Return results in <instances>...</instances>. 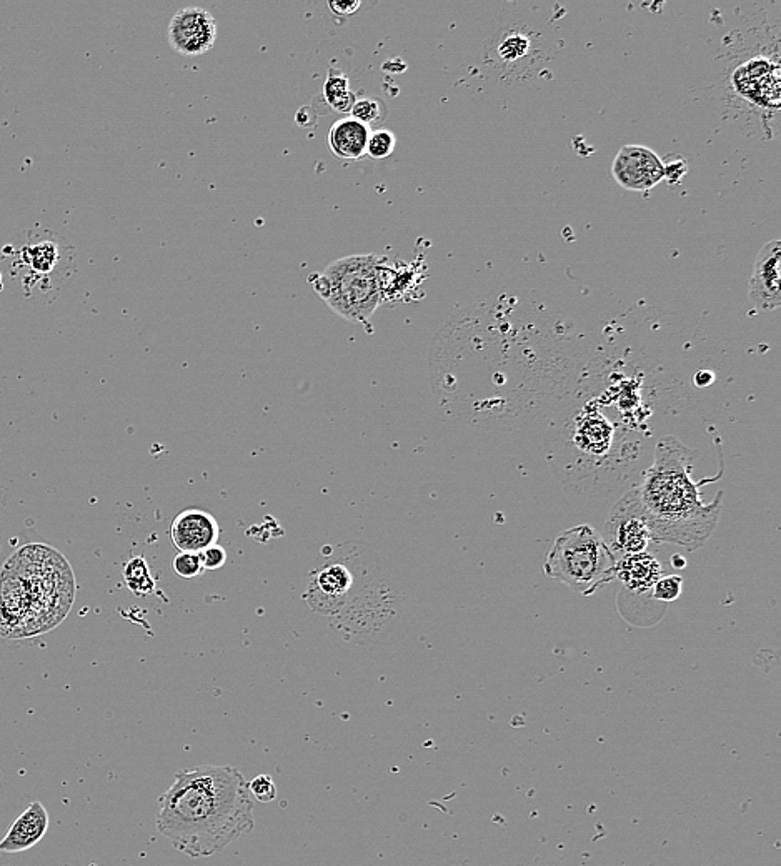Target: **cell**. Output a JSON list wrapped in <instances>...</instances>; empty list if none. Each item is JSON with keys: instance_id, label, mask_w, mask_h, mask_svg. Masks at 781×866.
Wrapping results in <instances>:
<instances>
[{"instance_id": "11", "label": "cell", "mask_w": 781, "mask_h": 866, "mask_svg": "<svg viewBox=\"0 0 781 866\" xmlns=\"http://www.w3.org/2000/svg\"><path fill=\"white\" fill-rule=\"evenodd\" d=\"M49 830V813L40 802H32L29 808L10 825L9 832L0 842V852L19 853L29 850L45 837Z\"/></svg>"}, {"instance_id": "24", "label": "cell", "mask_w": 781, "mask_h": 866, "mask_svg": "<svg viewBox=\"0 0 781 866\" xmlns=\"http://www.w3.org/2000/svg\"><path fill=\"white\" fill-rule=\"evenodd\" d=\"M4 290V282H2V274H0V292Z\"/></svg>"}, {"instance_id": "8", "label": "cell", "mask_w": 781, "mask_h": 866, "mask_svg": "<svg viewBox=\"0 0 781 866\" xmlns=\"http://www.w3.org/2000/svg\"><path fill=\"white\" fill-rule=\"evenodd\" d=\"M781 242L770 240L760 250L750 280V300L760 310H777L781 305Z\"/></svg>"}, {"instance_id": "10", "label": "cell", "mask_w": 781, "mask_h": 866, "mask_svg": "<svg viewBox=\"0 0 781 866\" xmlns=\"http://www.w3.org/2000/svg\"><path fill=\"white\" fill-rule=\"evenodd\" d=\"M735 85L752 102L777 109L780 102L777 64L762 59L752 60L737 70Z\"/></svg>"}, {"instance_id": "2", "label": "cell", "mask_w": 781, "mask_h": 866, "mask_svg": "<svg viewBox=\"0 0 781 866\" xmlns=\"http://www.w3.org/2000/svg\"><path fill=\"white\" fill-rule=\"evenodd\" d=\"M695 458L697 452L688 450L677 438L667 437L658 442L652 467L637 487L652 542L677 543L688 550H698L717 527L723 493L715 502H702L703 483L693 482L690 477Z\"/></svg>"}, {"instance_id": "9", "label": "cell", "mask_w": 781, "mask_h": 866, "mask_svg": "<svg viewBox=\"0 0 781 866\" xmlns=\"http://www.w3.org/2000/svg\"><path fill=\"white\" fill-rule=\"evenodd\" d=\"M219 523L210 513L189 508L179 513L170 527V538L175 547L184 553H200L205 548L217 545Z\"/></svg>"}, {"instance_id": "18", "label": "cell", "mask_w": 781, "mask_h": 866, "mask_svg": "<svg viewBox=\"0 0 781 866\" xmlns=\"http://www.w3.org/2000/svg\"><path fill=\"white\" fill-rule=\"evenodd\" d=\"M683 578L678 575H668L658 580L652 588V595L660 602H673L682 595Z\"/></svg>"}, {"instance_id": "17", "label": "cell", "mask_w": 781, "mask_h": 866, "mask_svg": "<svg viewBox=\"0 0 781 866\" xmlns=\"http://www.w3.org/2000/svg\"><path fill=\"white\" fill-rule=\"evenodd\" d=\"M397 145V139L393 132L387 129L370 130L369 142H367V154L374 160H384L393 154Z\"/></svg>"}, {"instance_id": "1", "label": "cell", "mask_w": 781, "mask_h": 866, "mask_svg": "<svg viewBox=\"0 0 781 866\" xmlns=\"http://www.w3.org/2000/svg\"><path fill=\"white\" fill-rule=\"evenodd\" d=\"M254 827V798L234 767L182 770L160 797L157 832L190 858L212 857Z\"/></svg>"}, {"instance_id": "14", "label": "cell", "mask_w": 781, "mask_h": 866, "mask_svg": "<svg viewBox=\"0 0 781 866\" xmlns=\"http://www.w3.org/2000/svg\"><path fill=\"white\" fill-rule=\"evenodd\" d=\"M324 99L337 112H350L354 107V92L350 89V79L342 70L330 67L324 84Z\"/></svg>"}, {"instance_id": "7", "label": "cell", "mask_w": 781, "mask_h": 866, "mask_svg": "<svg viewBox=\"0 0 781 866\" xmlns=\"http://www.w3.org/2000/svg\"><path fill=\"white\" fill-rule=\"evenodd\" d=\"M612 174L623 189L645 192L662 182L667 169L652 149L625 145L613 160Z\"/></svg>"}, {"instance_id": "15", "label": "cell", "mask_w": 781, "mask_h": 866, "mask_svg": "<svg viewBox=\"0 0 781 866\" xmlns=\"http://www.w3.org/2000/svg\"><path fill=\"white\" fill-rule=\"evenodd\" d=\"M124 580L130 592H134L139 597L154 592V578L150 575L149 567L142 557L132 558L127 562L124 567Z\"/></svg>"}, {"instance_id": "6", "label": "cell", "mask_w": 781, "mask_h": 866, "mask_svg": "<svg viewBox=\"0 0 781 866\" xmlns=\"http://www.w3.org/2000/svg\"><path fill=\"white\" fill-rule=\"evenodd\" d=\"M170 47L184 57H199L209 52L217 40V22L204 7H185L170 20Z\"/></svg>"}, {"instance_id": "19", "label": "cell", "mask_w": 781, "mask_h": 866, "mask_svg": "<svg viewBox=\"0 0 781 866\" xmlns=\"http://www.w3.org/2000/svg\"><path fill=\"white\" fill-rule=\"evenodd\" d=\"M174 572L179 575L180 578H195L199 577L200 573L204 572V567H202V560H200L199 553H184L180 552L177 557L174 558Z\"/></svg>"}, {"instance_id": "13", "label": "cell", "mask_w": 781, "mask_h": 866, "mask_svg": "<svg viewBox=\"0 0 781 866\" xmlns=\"http://www.w3.org/2000/svg\"><path fill=\"white\" fill-rule=\"evenodd\" d=\"M663 568L650 553L623 555L617 560V578L633 593H645L662 578Z\"/></svg>"}, {"instance_id": "5", "label": "cell", "mask_w": 781, "mask_h": 866, "mask_svg": "<svg viewBox=\"0 0 781 866\" xmlns=\"http://www.w3.org/2000/svg\"><path fill=\"white\" fill-rule=\"evenodd\" d=\"M603 540L613 553L622 552L623 555L645 552L648 543L652 542V532L643 515L637 488L628 492L613 508L605 523Z\"/></svg>"}, {"instance_id": "23", "label": "cell", "mask_w": 781, "mask_h": 866, "mask_svg": "<svg viewBox=\"0 0 781 866\" xmlns=\"http://www.w3.org/2000/svg\"><path fill=\"white\" fill-rule=\"evenodd\" d=\"M672 565L673 567L683 568L685 567V565H687V562H685V560H683V557H680V555H675V557H672Z\"/></svg>"}, {"instance_id": "3", "label": "cell", "mask_w": 781, "mask_h": 866, "mask_svg": "<svg viewBox=\"0 0 781 866\" xmlns=\"http://www.w3.org/2000/svg\"><path fill=\"white\" fill-rule=\"evenodd\" d=\"M543 572L573 592L592 597L617 578V558L602 533L590 525H578L558 535Z\"/></svg>"}, {"instance_id": "16", "label": "cell", "mask_w": 781, "mask_h": 866, "mask_svg": "<svg viewBox=\"0 0 781 866\" xmlns=\"http://www.w3.org/2000/svg\"><path fill=\"white\" fill-rule=\"evenodd\" d=\"M350 117L360 124L367 125V127L380 125L387 117V107L379 99H369V97L357 99L354 107L350 110Z\"/></svg>"}, {"instance_id": "21", "label": "cell", "mask_w": 781, "mask_h": 866, "mask_svg": "<svg viewBox=\"0 0 781 866\" xmlns=\"http://www.w3.org/2000/svg\"><path fill=\"white\" fill-rule=\"evenodd\" d=\"M199 555L204 570H219L227 562V552L220 545L205 548L204 552H200Z\"/></svg>"}, {"instance_id": "4", "label": "cell", "mask_w": 781, "mask_h": 866, "mask_svg": "<svg viewBox=\"0 0 781 866\" xmlns=\"http://www.w3.org/2000/svg\"><path fill=\"white\" fill-rule=\"evenodd\" d=\"M380 255H350L335 260L320 272L310 275L309 284L335 314L359 324L374 315L382 304L377 264Z\"/></svg>"}, {"instance_id": "20", "label": "cell", "mask_w": 781, "mask_h": 866, "mask_svg": "<svg viewBox=\"0 0 781 866\" xmlns=\"http://www.w3.org/2000/svg\"><path fill=\"white\" fill-rule=\"evenodd\" d=\"M249 792L252 798L260 803L274 802L277 798V787L269 775H259L249 783Z\"/></svg>"}, {"instance_id": "12", "label": "cell", "mask_w": 781, "mask_h": 866, "mask_svg": "<svg viewBox=\"0 0 781 866\" xmlns=\"http://www.w3.org/2000/svg\"><path fill=\"white\" fill-rule=\"evenodd\" d=\"M369 135L370 127L360 124L352 117H344L332 124L327 140L335 157L355 162L367 154Z\"/></svg>"}, {"instance_id": "22", "label": "cell", "mask_w": 781, "mask_h": 866, "mask_svg": "<svg viewBox=\"0 0 781 866\" xmlns=\"http://www.w3.org/2000/svg\"><path fill=\"white\" fill-rule=\"evenodd\" d=\"M327 7H329L330 12L334 15H339V17H349V15H354L357 10L362 7V2L360 0H350V2H344V0H330L327 2Z\"/></svg>"}]
</instances>
